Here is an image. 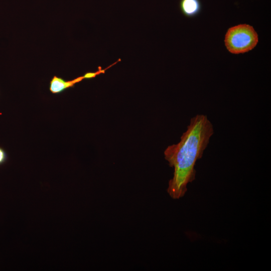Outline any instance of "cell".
<instances>
[{"label":"cell","instance_id":"1","mask_svg":"<svg viewBox=\"0 0 271 271\" xmlns=\"http://www.w3.org/2000/svg\"><path fill=\"white\" fill-rule=\"evenodd\" d=\"M213 133V125L207 116L197 114L191 119L180 142L169 146L165 151L166 160L174 169L167 189L172 198L183 197L187 184L194 180L196 162L201 158Z\"/></svg>","mask_w":271,"mask_h":271},{"label":"cell","instance_id":"2","mask_svg":"<svg viewBox=\"0 0 271 271\" xmlns=\"http://www.w3.org/2000/svg\"><path fill=\"white\" fill-rule=\"evenodd\" d=\"M258 42L257 33L252 26L246 24L229 28L225 35L226 48L233 54L244 53L252 50Z\"/></svg>","mask_w":271,"mask_h":271},{"label":"cell","instance_id":"3","mask_svg":"<svg viewBox=\"0 0 271 271\" xmlns=\"http://www.w3.org/2000/svg\"><path fill=\"white\" fill-rule=\"evenodd\" d=\"M83 79L84 78L82 76L72 80L66 81L61 77L54 75L50 81L49 90L53 94H59L67 89L73 87L76 83Z\"/></svg>","mask_w":271,"mask_h":271},{"label":"cell","instance_id":"4","mask_svg":"<svg viewBox=\"0 0 271 271\" xmlns=\"http://www.w3.org/2000/svg\"><path fill=\"white\" fill-rule=\"evenodd\" d=\"M179 8L185 17L192 18L200 13L202 5L200 0H180Z\"/></svg>","mask_w":271,"mask_h":271},{"label":"cell","instance_id":"5","mask_svg":"<svg viewBox=\"0 0 271 271\" xmlns=\"http://www.w3.org/2000/svg\"><path fill=\"white\" fill-rule=\"evenodd\" d=\"M120 59H119L117 61L115 62V63H113L112 65L108 66L107 68H105L104 69H102L101 67L100 66H99L98 67V71H96L95 72H87L83 76L84 79H91L95 77L97 75L101 74V73H104L106 70L111 67L112 66L115 64L118 61H120Z\"/></svg>","mask_w":271,"mask_h":271},{"label":"cell","instance_id":"6","mask_svg":"<svg viewBox=\"0 0 271 271\" xmlns=\"http://www.w3.org/2000/svg\"><path fill=\"white\" fill-rule=\"evenodd\" d=\"M7 159V154L3 148L0 147V165L4 163Z\"/></svg>","mask_w":271,"mask_h":271}]
</instances>
